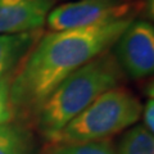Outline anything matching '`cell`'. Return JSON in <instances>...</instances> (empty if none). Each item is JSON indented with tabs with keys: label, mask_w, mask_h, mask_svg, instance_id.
<instances>
[{
	"label": "cell",
	"mask_w": 154,
	"mask_h": 154,
	"mask_svg": "<svg viewBox=\"0 0 154 154\" xmlns=\"http://www.w3.org/2000/svg\"><path fill=\"white\" fill-rule=\"evenodd\" d=\"M132 18L45 33L31 48L11 84L14 112L36 113L42 102L76 69L109 50Z\"/></svg>",
	"instance_id": "obj_1"
},
{
	"label": "cell",
	"mask_w": 154,
	"mask_h": 154,
	"mask_svg": "<svg viewBox=\"0 0 154 154\" xmlns=\"http://www.w3.org/2000/svg\"><path fill=\"white\" fill-rule=\"evenodd\" d=\"M123 71L113 51L107 50L64 79L36 110L37 128L51 140L103 93L117 88Z\"/></svg>",
	"instance_id": "obj_2"
},
{
	"label": "cell",
	"mask_w": 154,
	"mask_h": 154,
	"mask_svg": "<svg viewBox=\"0 0 154 154\" xmlns=\"http://www.w3.org/2000/svg\"><path fill=\"white\" fill-rule=\"evenodd\" d=\"M143 105L131 91L117 86L98 96L86 109L62 128L53 144L108 140L139 121Z\"/></svg>",
	"instance_id": "obj_3"
},
{
	"label": "cell",
	"mask_w": 154,
	"mask_h": 154,
	"mask_svg": "<svg viewBox=\"0 0 154 154\" xmlns=\"http://www.w3.org/2000/svg\"><path fill=\"white\" fill-rule=\"evenodd\" d=\"M136 11L134 0H77L51 9L46 23L51 31L72 30L132 18Z\"/></svg>",
	"instance_id": "obj_4"
},
{
	"label": "cell",
	"mask_w": 154,
	"mask_h": 154,
	"mask_svg": "<svg viewBox=\"0 0 154 154\" xmlns=\"http://www.w3.org/2000/svg\"><path fill=\"white\" fill-rule=\"evenodd\" d=\"M113 54L123 73L132 79L154 75V26L146 21H131L118 40Z\"/></svg>",
	"instance_id": "obj_5"
},
{
	"label": "cell",
	"mask_w": 154,
	"mask_h": 154,
	"mask_svg": "<svg viewBox=\"0 0 154 154\" xmlns=\"http://www.w3.org/2000/svg\"><path fill=\"white\" fill-rule=\"evenodd\" d=\"M51 7L53 0H0V35L40 30Z\"/></svg>",
	"instance_id": "obj_6"
},
{
	"label": "cell",
	"mask_w": 154,
	"mask_h": 154,
	"mask_svg": "<svg viewBox=\"0 0 154 154\" xmlns=\"http://www.w3.org/2000/svg\"><path fill=\"white\" fill-rule=\"evenodd\" d=\"M38 38V30L0 35V77L9 75Z\"/></svg>",
	"instance_id": "obj_7"
},
{
	"label": "cell",
	"mask_w": 154,
	"mask_h": 154,
	"mask_svg": "<svg viewBox=\"0 0 154 154\" xmlns=\"http://www.w3.org/2000/svg\"><path fill=\"white\" fill-rule=\"evenodd\" d=\"M0 154H33L31 134L21 125H0Z\"/></svg>",
	"instance_id": "obj_8"
},
{
	"label": "cell",
	"mask_w": 154,
	"mask_h": 154,
	"mask_svg": "<svg viewBox=\"0 0 154 154\" xmlns=\"http://www.w3.org/2000/svg\"><path fill=\"white\" fill-rule=\"evenodd\" d=\"M118 154H154V135L144 125H134L121 137Z\"/></svg>",
	"instance_id": "obj_9"
},
{
	"label": "cell",
	"mask_w": 154,
	"mask_h": 154,
	"mask_svg": "<svg viewBox=\"0 0 154 154\" xmlns=\"http://www.w3.org/2000/svg\"><path fill=\"white\" fill-rule=\"evenodd\" d=\"M48 154H118L117 149L109 140L75 143V144H54Z\"/></svg>",
	"instance_id": "obj_10"
},
{
	"label": "cell",
	"mask_w": 154,
	"mask_h": 154,
	"mask_svg": "<svg viewBox=\"0 0 154 154\" xmlns=\"http://www.w3.org/2000/svg\"><path fill=\"white\" fill-rule=\"evenodd\" d=\"M11 75L0 77V125L9 123L14 116L11 99Z\"/></svg>",
	"instance_id": "obj_11"
},
{
	"label": "cell",
	"mask_w": 154,
	"mask_h": 154,
	"mask_svg": "<svg viewBox=\"0 0 154 154\" xmlns=\"http://www.w3.org/2000/svg\"><path fill=\"white\" fill-rule=\"evenodd\" d=\"M141 114L144 118V127L154 135V96H149Z\"/></svg>",
	"instance_id": "obj_12"
},
{
	"label": "cell",
	"mask_w": 154,
	"mask_h": 154,
	"mask_svg": "<svg viewBox=\"0 0 154 154\" xmlns=\"http://www.w3.org/2000/svg\"><path fill=\"white\" fill-rule=\"evenodd\" d=\"M146 93H148L149 96H154V81L148 86V91H146Z\"/></svg>",
	"instance_id": "obj_13"
},
{
	"label": "cell",
	"mask_w": 154,
	"mask_h": 154,
	"mask_svg": "<svg viewBox=\"0 0 154 154\" xmlns=\"http://www.w3.org/2000/svg\"><path fill=\"white\" fill-rule=\"evenodd\" d=\"M149 11H150L152 16L154 18V0H149Z\"/></svg>",
	"instance_id": "obj_14"
}]
</instances>
